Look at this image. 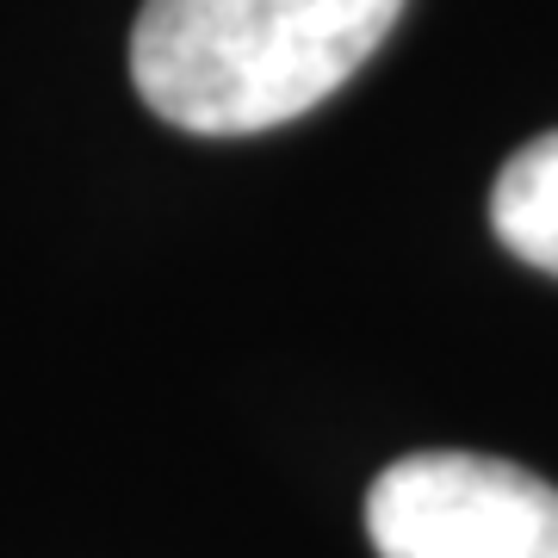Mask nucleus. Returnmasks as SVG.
I'll list each match as a JSON object with an SVG mask.
<instances>
[{
    "mask_svg": "<svg viewBox=\"0 0 558 558\" xmlns=\"http://www.w3.org/2000/svg\"><path fill=\"white\" fill-rule=\"evenodd\" d=\"M398 13L403 0H143L131 81L193 137H255L354 81Z\"/></svg>",
    "mask_w": 558,
    "mask_h": 558,
    "instance_id": "nucleus-1",
    "label": "nucleus"
},
{
    "mask_svg": "<svg viewBox=\"0 0 558 558\" xmlns=\"http://www.w3.org/2000/svg\"><path fill=\"white\" fill-rule=\"evenodd\" d=\"M379 558H558V490L490 453H410L366 490Z\"/></svg>",
    "mask_w": 558,
    "mask_h": 558,
    "instance_id": "nucleus-2",
    "label": "nucleus"
},
{
    "mask_svg": "<svg viewBox=\"0 0 558 558\" xmlns=\"http://www.w3.org/2000/svg\"><path fill=\"white\" fill-rule=\"evenodd\" d=\"M490 223L515 260L558 279V131L534 137L502 161L497 193H490Z\"/></svg>",
    "mask_w": 558,
    "mask_h": 558,
    "instance_id": "nucleus-3",
    "label": "nucleus"
}]
</instances>
